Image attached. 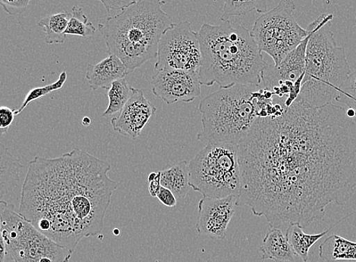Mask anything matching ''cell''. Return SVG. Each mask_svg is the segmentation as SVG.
Masks as SVG:
<instances>
[{
	"label": "cell",
	"mask_w": 356,
	"mask_h": 262,
	"mask_svg": "<svg viewBox=\"0 0 356 262\" xmlns=\"http://www.w3.org/2000/svg\"><path fill=\"white\" fill-rule=\"evenodd\" d=\"M71 18L67 12H60L41 19L38 26L45 33V43L49 45L63 44L66 39L65 30Z\"/></svg>",
	"instance_id": "obj_21"
},
{
	"label": "cell",
	"mask_w": 356,
	"mask_h": 262,
	"mask_svg": "<svg viewBox=\"0 0 356 262\" xmlns=\"http://www.w3.org/2000/svg\"><path fill=\"white\" fill-rule=\"evenodd\" d=\"M190 186L203 198L222 199L238 196L242 176L238 146L211 143L188 161Z\"/></svg>",
	"instance_id": "obj_7"
},
{
	"label": "cell",
	"mask_w": 356,
	"mask_h": 262,
	"mask_svg": "<svg viewBox=\"0 0 356 262\" xmlns=\"http://www.w3.org/2000/svg\"><path fill=\"white\" fill-rule=\"evenodd\" d=\"M261 259L272 260L275 262L293 261L296 254L286 234L280 228H270L265 235L260 247Z\"/></svg>",
	"instance_id": "obj_17"
},
{
	"label": "cell",
	"mask_w": 356,
	"mask_h": 262,
	"mask_svg": "<svg viewBox=\"0 0 356 262\" xmlns=\"http://www.w3.org/2000/svg\"><path fill=\"white\" fill-rule=\"evenodd\" d=\"M132 89L134 87L125 78L114 81L107 93L109 104L102 116L106 118L120 112L129 101Z\"/></svg>",
	"instance_id": "obj_22"
},
{
	"label": "cell",
	"mask_w": 356,
	"mask_h": 262,
	"mask_svg": "<svg viewBox=\"0 0 356 262\" xmlns=\"http://www.w3.org/2000/svg\"><path fill=\"white\" fill-rule=\"evenodd\" d=\"M237 196L213 199L203 198L198 203L195 225L198 234L213 239H225L228 226L235 214Z\"/></svg>",
	"instance_id": "obj_12"
},
{
	"label": "cell",
	"mask_w": 356,
	"mask_h": 262,
	"mask_svg": "<svg viewBox=\"0 0 356 262\" xmlns=\"http://www.w3.org/2000/svg\"><path fill=\"white\" fill-rule=\"evenodd\" d=\"M163 0H138L98 26L109 55L125 64L130 73L156 58L161 37L175 26Z\"/></svg>",
	"instance_id": "obj_4"
},
{
	"label": "cell",
	"mask_w": 356,
	"mask_h": 262,
	"mask_svg": "<svg viewBox=\"0 0 356 262\" xmlns=\"http://www.w3.org/2000/svg\"><path fill=\"white\" fill-rule=\"evenodd\" d=\"M108 161L74 149L55 159L29 164L19 214L37 230L72 253L83 238L102 233L118 184Z\"/></svg>",
	"instance_id": "obj_2"
},
{
	"label": "cell",
	"mask_w": 356,
	"mask_h": 262,
	"mask_svg": "<svg viewBox=\"0 0 356 262\" xmlns=\"http://www.w3.org/2000/svg\"><path fill=\"white\" fill-rule=\"evenodd\" d=\"M319 256L326 262L356 261V241L332 234L320 245Z\"/></svg>",
	"instance_id": "obj_18"
},
{
	"label": "cell",
	"mask_w": 356,
	"mask_h": 262,
	"mask_svg": "<svg viewBox=\"0 0 356 262\" xmlns=\"http://www.w3.org/2000/svg\"><path fill=\"white\" fill-rule=\"evenodd\" d=\"M308 37L298 46L295 50L289 53L277 67H271L269 65L265 71L263 85L271 89L275 86L282 85L286 81L295 82L305 75L306 49L309 43L312 31Z\"/></svg>",
	"instance_id": "obj_14"
},
{
	"label": "cell",
	"mask_w": 356,
	"mask_h": 262,
	"mask_svg": "<svg viewBox=\"0 0 356 262\" xmlns=\"http://www.w3.org/2000/svg\"><path fill=\"white\" fill-rule=\"evenodd\" d=\"M333 19V14H322L307 28L312 34L306 49L301 92L296 102L311 107L333 103L351 73L345 48L338 46L330 29Z\"/></svg>",
	"instance_id": "obj_5"
},
{
	"label": "cell",
	"mask_w": 356,
	"mask_h": 262,
	"mask_svg": "<svg viewBox=\"0 0 356 262\" xmlns=\"http://www.w3.org/2000/svg\"><path fill=\"white\" fill-rule=\"evenodd\" d=\"M156 198L159 199V200L164 204L165 207L172 208L176 207L177 204V198L175 194H174L170 190L168 189V188L163 186H161Z\"/></svg>",
	"instance_id": "obj_30"
},
{
	"label": "cell",
	"mask_w": 356,
	"mask_h": 262,
	"mask_svg": "<svg viewBox=\"0 0 356 262\" xmlns=\"http://www.w3.org/2000/svg\"><path fill=\"white\" fill-rule=\"evenodd\" d=\"M0 168H1V198L11 191L19 190L22 192L23 186L28 175L29 167L24 166L18 159H16L1 143L0 144Z\"/></svg>",
	"instance_id": "obj_16"
},
{
	"label": "cell",
	"mask_w": 356,
	"mask_h": 262,
	"mask_svg": "<svg viewBox=\"0 0 356 262\" xmlns=\"http://www.w3.org/2000/svg\"><path fill=\"white\" fill-rule=\"evenodd\" d=\"M96 30L97 29L92 22L88 21V19L83 10L81 8L73 6L65 35L88 38L93 36Z\"/></svg>",
	"instance_id": "obj_24"
},
{
	"label": "cell",
	"mask_w": 356,
	"mask_h": 262,
	"mask_svg": "<svg viewBox=\"0 0 356 262\" xmlns=\"http://www.w3.org/2000/svg\"><path fill=\"white\" fill-rule=\"evenodd\" d=\"M293 0H280L278 5L257 19L251 35L261 53L271 57L275 67L308 37L310 31L296 21Z\"/></svg>",
	"instance_id": "obj_9"
},
{
	"label": "cell",
	"mask_w": 356,
	"mask_h": 262,
	"mask_svg": "<svg viewBox=\"0 0 356 262\" xmlns=\"http://www.w3.org/2000/svg\"><path fill=\"white\" fill-rule=\"evenodd\" d=\"M252 11L260 14L268 12L267 0H225L220 20L226 21L232 16H242Z\"/></svg>",
	"instance_id": "obj_23"
},
{
	"label": "cell",
	"mask_w": 356,
	"mask_h": 262,
	"mask_svg": "<svg viewBox=\"0 0 356 262\" xmlns=\"http://www.w3.org/2000/svg\"><path fill=\"white\" fill-rule=\"evenodd\" d=\"M335 101L353 109L356 112V69L339 89Z\"/></svg>",
	"instance_id": "obj_26"
},
{
	"label": "cell",
	"mask_w": 356,
	"mask_h": 262,
	"mask_svg": "<svg viewBox=\"0 0 356 262\" xmlns=\"http://www.w3.org/2000/svg\"><path fill=\"white\" fill-rule=\"evenodd\" d=\"M197 34L202 51L198 75L202 86L218 85L227 89L238 85H263L269 64L251 31L227 20L219 26L204 23Z\"/></svg>",
	"instance_id": "obj_3"
},
{
	"label": "cell",
	"mask_w": 356,
	"mask_h": 262,
	"mask_svg": "<svg viewBox=\"0 0 356 262\" xmlns=\"http://www.w3.org/2000/svg\"><path fill=\"white\" fill-rule=\"evenodd\" d=\"M347 116L350 119H354L356 117V112L353 109L349 108L346 110Z\"/></svg>",
	"instance_id": "obj_33"
},
{
	"label": "cell",
	"mask_w": 356,
	"mask_h": 262,
	"mask_svg": "<svg viewBox=\"0 0 356 262\" xmlns=\"http://www.w3.org/2000/svg\"><path fill=\"white\" fill-rule=\"evenodd\" d=\"M259 87L238 85L206 96L198 105L202 130L197 140L238 144L259 119Z\"/></svg>",
	"instance_id": "obj_6"
},
{
	"label": "cell",
	"mask_w": 356,
	"mask_h": 262,
	"mask_svg": "<svg viewBox=\"0 0 356 262\" xmlns=\"http://www.w3.org/2000/svg\"><path fill=\"white\" fill-rule=\"evenodd\" d=\"M161 172V186L170 190L179 200L186 198L190 188L188 162L181 161Z\"/></svg>",
	"instance_id": "obj_19"
},
{
	"label": "cell",
	"mask_w": 356,
	"mask_h": 262,
	"mask_svg": "<svg viewBox=\"0 0 356 262\" xmlns=\"http://www.w3.org/2000/svg\"><path fill=\"white\" fill-rule=\"evenodd\" d=\"M156 111L155 106L146 99L142 89L134 88L125 107L118 117L111 120L112 127L115 132L136 140Z\"/></svg>",
	"instance_id": "obj_13"
},
{
	"label": "cell",
	"mask_w": 356,
	"mask_h": 262,
	"mask_svg": "<svg viewBox=\"0 0 356 262\" xmlns=\"http://www.w3.org/2000/svg\"><path fill=\"white\" fill-rule=\"evenodd\" d=\"M66 80H67V73H66L65 71H63L60 73L59 79L54 82V83L44 87H36L31 89L26 98H24L21 107L19 110H15V116H19V114H20L30 103L35 102L40 99V98H42L54 91H59V89H62L64 86Z\"/></svg>",
	"instance_id": "obj_25"
},
{
	"label": "cell",
	"mask_w": 356,
	"mask_h": 262,
	"mask_svg": "<svg viewBox=\"0 0 356 262\" xmlns=\"http://www.w3.org/2000/svg\"><path fill=\"white\" fill-rule=\"evenodd\" d=\"M238 146L236 207L270 228L308 227L356 190V122L341 106L295 102L278 118L257 119Z\"/></svg>",
	"instance_id": "obj_1"
},
{
	"label": "cell",
	"mask_w": 356,
	"mask_h": 262,
	"mask_svg": "<svg viewBox=\"0 0 356 262\" xmlns=\"http://www.w3.org/2000/svg\"><path fill=\"white\" fill-rule=\"evenodd\" d=\"M92 124V119L86 116L82 119V125L85 127H89Z\"/></svg>",
	"instance_id": "obj_32"
},
{
	"label": "cell",
	"mask_w": 356,
	"mask_h": 262,
	"mask_svg": "<svg viewBox=\"0 0 356 262\" xmlns=\"http://www.w3.org/2000/svg\"><path fill=\"white\" fill-rule=\"evenodd\" d=\"M332 228L317 234H307L302 227L297 225H289L286 229V236L297 256L303 262L309 261V251L313 245L323 238Z\"/></svg>",
	"instance_id": "obj_20"
},
{
	"label": "cell",
	"mask_w": 356,
	"mask_h": 262,
	"mask_svg": "<svg viewBox=\"0 0 356 262\" xmlns=\"http://www.w3.org/2000/svg\"><path fill=\"white\" fill-rule=\"evenodd\" d=\"M1 245L14 262H70L72 252L40 232L15 204L0 202Z\"/></svg>",
	"instance_id": "obj_8"
},
{
	"label": "cell",
	"mask_w": 356,
	"mask_h": 262,
	"mask_svg": "<svg viewBox=\"0 0 356 262\" xmlns=\"http://www.w3.org/2000/svg\"><path fill=\"white\" fill-rule=\"evenodd\" d=\"M198 72L177 69L157 71L152 79L153 94L165 103H192L202 94Z\"/></svg>",
	"instance_id": "obj_11"
},
{
	"label": "cell",
	"mask_w": 356,
	"mask_h": 262,
	"mask_svg": "<svg viewBox=\"0 0 356 262\" xmlns=\"http://www.w3.org/2000/svg\"><path fill=\"white\" fill-rule=\"evenodd\" d=\"M30 2L31 0H0L4 11L10 15L22 13Z\"/></svg>",
	"instance_id": "obj_27"
},
{
	"label": "cell",
	"mask_w": 356,
	"mask_h": 262,
	"mask_svg": "<svg viewBox=\"0 0 356 262\" xmlns=\"http://www.w3.org/2000/svg\"><path fill=\"white\" fill-rule=\"evenodd\" d=\"M105 7L107 12L122 10L125 8L136 3L138 0H98Z\"/></svg>",
	"instance_id": "obj_29"
},
{
	"label": "cell",
	"mask_w": 356,
	"mask_h": 262,
	"mask_svg": "<svg viewBox=\"0 0 356 262\" xmlns=\"http://www.w3.org/2000/svg\"><path fill=\"white\" fill-rule=\"evenodd\" d=\"M129 73L119 57L110 55L97 64H88L86 78L93 91L100 88L109 89L114 81L125 78Z\"/></svg>",
	"instance_id": "obj_15"
},
{
	"label": "cell",
	"mask_w": 356,
	"mask_h": 262,
	"mask_svg": "<svg viewBox=\"0 0 356 262\" xmlns=\"http://www.w3.org/2000/svg\"><path fill=\"white\" fill-rule=\"evenodd\" d=\"M15 116V110H13L7 106L0 108V131L1 135L6 134L12 125Z\"/></svg>",
	"instance_id": "obj_28"
},
{
	"label": "cell",
	"mask_w": 356,
	"mask_h": 262,
	"mask_svg": "<svg viewBox=\"0 0 356 262\" xmlns=\"http://www.w3.org/2000/svg\"><path fill=\"white\" fill-rule=\"evenodd\" d=\"M202 51L198 34L188 21L175 24L161 39L154 69L198 72Z\"/></svg>",
	"instance_id": "obj_10"
},
{
	"label": "cell",
	"mask_w": 356,
	"mask_h": 262,
	"mask_svg": "<svg viewBox=\"0 0 356 262\" xmlns=\"http://www.w3.org/2000/svg\"><path fill=\"white\" fill-rule=\"evenodd\" d=\"M161 172H159V175L153 180V181L149 182V186H148V191L149 193H150V195L152 196V198H156L157 195H159L161 188Z\"/></svg>",
	"instance_id": "obj_31"
},
{
	"label": "cell",
	"mask_w": 356,
	"mask_h": 262,
	"mask_svg": "<svg viewBox=\"0 0 356 262\" xmlns=\"http://www.w3.org/2000/svg\"><path fill=\"white\" fill-rule=\"evenodd\" d=\"M113 234L115 236H118L120 234L119 229L115 228V230L113 231Z\"/></svg>",
	"instance_id": "obj_34"
}]
</instances>
